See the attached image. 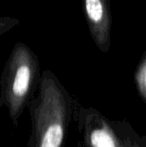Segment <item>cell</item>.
Masks as SVG:
<instances>
[{"mask_svg":"<svg viewBox=\"0 0 146 147\" xmlns=\"http://www.w3.org/2000/svg\"><path fill=\"white\" fill-rule=\"evenodd\" d=\"M29 147H62L68 120L69 96L50 70L41 73L39 92L32 100Z\"/></svg>","mask_w":146,"mask_h":147,"instance_id":"1","label":"cell"},{"mask_svg":"<svg viewBox=\"0 0 146 147\" xmlns=\"http://www.w3.org/2000/svg\"><path fill=\"white\" fill-rule=\"evenodd\" d=\"M40 77L37 55L25 43L17 42L6 60L1 76V104L7 108L15 126Z\"/></svg>","mask_w":146,"mask_h":147,"instance_id":"2","label":"cell"},{"mask_svg":"<svg viewBox=\"0 0 146 147\" xmlns=\"http://www.w3.org/2000/svg\"><path fill=\"white\" fill-rule=\"evenodd\" d=\"M78 118L86 147H124L113 126L96 109L82 108Z\"/></svg>","mask_w":146,"mask_h":147,"instance_id":"3","label":"cell"},{"mask_svg":"<svg viewBox=\"0 0 146 147\" xmlns=\"http://www.w3.org/2000/svg\"><path fill=\"white\" fill-rule=\"evenodd\" d=\"M89 33L94 43L101 52L107 53L111 45V14L110 0H82Z\"/></svg>","mask_w":146,"mask_h":147,"instance_id":"4","label":"cell"},{"mask_svg":"<svg viewBox=\"0 0 146 147\" xmlns=\"http://www.w3.org/2000/svg\"><path fill=\"white\" fill-rule=\"evenodd\" d=\"M134 81L139 95L146 103V50L135 70Z\"/></svg>","mask_w":146,"mask_h":147,"instance_id":"5","label":"cell"},{"mask_svg":"<svg viewBox=\"0 0 146 147\" xmlns=\"http://www.w3.org/2000/svg\"><path fill=\"white\" fill-rule=\"evenodd\" d=\"M124 147H146L145 138H141L132 129H128L121 134Z\"/></svg>","mask_w":146,"mask_h":147,"instance_id":"6","label":"cell"},{"mask_svg":"<svg viewBox=\"0 0 146 147\" xmlns=\"http://www.w3.org/2000/svg\"><path fill=\"white\" fill-rule=\"evenodd\" d=\"M19 23L20 21L17 18L10 16H0V36L7 33L12 28L16 27Z\"/></svg>","mask_w":146,"mask_h":147,"instance_id":"7","label":"cell"}]
</instances>
